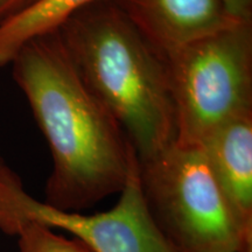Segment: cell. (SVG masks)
<instances>
[{
    "label": "cell",
    "mask_w": 252,
    "mask_h": 252,
    "mask_svg": "<svg viewBox=\"0 0 252 252\" xmlns=\"http://www.w3.org/2000/svg\"><path fill=\"white\" fill-rule=\"evenodd\" d=\"M9 64L52 157L43 202L84 212L121 193L137 153L83 83L59 32L31 40Z\"/></svg>",
    "instance_id": "6da1fadb"
},
{
    "label": "cell",
    "mask_w": 252,
    "mask_h": 252,
    "mask_svg": "<svg viewBox=\"0 0 252 252\" xmlns=\"http://www.w3.org/2000/svg\"><path fill=\"white\" fill-rule=\"evenodd\" d=\"M58 32L77 74L122 126L138 159L174 143L165 60L121 9L106 0L91 2Z\"/></svg>",
    "instance_id": "7a4b0ae2"
},
{
    "label": "cell",
    "mask_w": 252,
    "mask_h": 252,
    "mask_svg": "<svg viewBox=\"0 0 252 252\" xmlns=\"http://www.w3.org/2000/svg\"><path fill=\"white\" fill-rule=\"evenodd\" d=\"M138 167L151 219L173 250L252 252L198 147L174 141Z\"/></svg>",
    "instance_id": "3957f363"
},
{
    "label": "cell",
    "mask_w": 252,
    "mask_h": 252,
    "mask_svg": "<svg viewBox=\"0 0 252 252\" xmlns=\"http://www.w3.org/2000/svg\"><path fill=\"white\" fill-rule=\"evenodd\" d=\"M163 60L178 143L198 147L220 126L252 112V21L191 41Z\"/></svg>",
    "instance_id": "277c9868"
},
{
    "label": "cell",
    "mask_w": 252,
    "mask_h": 252,
    "mask_svg": "<svg viewBox=\"0 0 252 252\" xmlns=\"http://www.w3.org/2000/svg\"><path fill=\"white\" fill-rule=\"evenodd\" d=\"M110 210L96 214L68 212L28 193L17 172L0 157V232L9 234L23 222H36L69 232L96 252H176L151 219L139 181L138 158Z\"/></svg>",
    "instance_id": "5b68a950"
},
{
    "label": "cell",
    "mask_w": 252,
    "mask_h": 252,
    "mask_svg": "<svg viewBox=\"0 0 252 252\" xmlns=\"http://www.w3.org/2000/svg\"><path fill=\"white\" fill-rule=\"evenodd\" d=\"M162 56L237 21L224 0H106Z\"/></svg>",
    "instance_id": "8992f818"
},
{
    "label": "cell",
    "mask_w": 252,
    "mask_h": 252,
    "mask_svg": "<svg viewBox=\"0 0 252 252\" xmlns=\"http://www.w3.org/2000/svg\"><path fill=\"white\" fill-rule=\"evenodd\" d=\"M198 149L238 224L252 241V112L220 126Z\"/></svg>",
    "instance_id": "52a82bcc"
},
{
    "label": "cell",
    "mask_w": 252,
    "mask_h": 252,
    "mask_svg": "<svg viewBox=\"0 0 252 252\" xmlns=\"http://www.w3.org/2000/svg\"><path fill=\"white\" fill-rule=\"evenodd\" d=\"M98 0H37L0 24V67L31 40L58 31L72 14Z\"/></svg>",
    "instance_id": "ba28073f"
},
{
    "label": "cell",
    "mask_w": 252,
    "mask_h": 252,
    "mask_svg": "<svg viewBox=\"0 0 252 252\" xmlns=\"http://www.w3.org/2000/svg\"><path fill=\"white\" fill-rule=\"evenodd\" d=\"M8 236L18 239L19 252H96L77 238H68L36 222H23Z\"/></svg>",
    "instance_id": "9c48e42d"
},
{
    "label": "cell",
    "mask_w": 252,
    "mask_h": 252,
    "mask_svg": "<svg viewBox=\"0 0 252 252\" xmlns=\"http://www.w3.org/2000/svg\"><path fill=\"white\" fill-rule=\"evenodd\" d=\"M224 4L236 20L252 21V0H224Z\"/></svg>",
    "instance_id": "30bf717a"
},
{
    "label": "cell",
    "mask_w": 252,
    "mask_h": 252,
    "mask_svg": "<svg viewBox=\"0 0 252 252\" xmlns=\"http://www.w3.org/2000/svg\"><path fill=\"white\" fill-rule=\"evenodd\" d=\"M36 1L37 0H0V24Z\"/></svg>",
    "instance_id": "8fae6325"
}]
</instances>
